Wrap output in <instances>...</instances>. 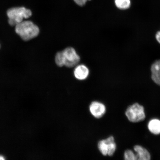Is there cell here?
Listing matches in <instances>:
<instances>
[{"instance_id":"9c48e42d","label":"cell","mask_w":160,"mask_h":160,"mask_svg":"<svg viewBox=\"0 0 160 160\" xmlns=\"http://www.w3.org/2000/svg\"><path fill=\"white\" fill-rule=\"evenodd\" d=\"M149 131L152 133L158 135L160 133V121L158 119H153L149 122L148 125Z\"/></svg>"},{"instance_id":"e0dca14e","label":"cell","mask_w":160,"mask_h":160,"mask_svg":"<svg viewBox=\"0 0 160 160\" xmlns=\"http://www.w3.org/2000/svg\"><path fill=\"white\" fill-rule=\"evenodd\" d=\"M5 159L4 157L2 155H0V160H4Z\"/></svg>"},{"instance_id":"4fadbf2b","label":"cell","mask_w":160,"mask_h":160,"mask_svg":"<svg viewBox=\"0 0 160 160\" xmlns=\"http://www.w3.org/2000/svg\"><path fill=\"white\" fill-rule=\"evenodd\" d=\"M152 73H160V60H157L153 63L151 67Z\"/></svg>"},{"instance_id":"7a4b0ae2","label":"cell","mask_w":160,"mask_h":160,"mask_svg":"<svg viewBox=\"0 0 160 160\" xmlns=\"http://www.w3.org/2000/svg\"><path fill=\"white\" fill-rule=\"evenodd\" d=\"M7 14L9 24L15 26L23 21L24 19L31 17L32 13L31 10L25 7H15L8 9Z\"/></svg>"},{"instance_id":"5bb4252c","label":"cell","mask_w":160,"mask_h":160,"mask_svg":"<svg viewBox=\"0 0 160 160\" xmlns=\"http://www.w3.org/2000/svg\"><path fill=\"white\" fill-rule=\"evenodd\" d=\"M151 78L156 84L160 86V73H152Z\"/></svg>"},{"instance_id":"ac0fdd59","label":"cell","mask_w":160,"mask_h":160,"mask_svg":"<svg viewBox=\"0 0 160 160\" xmlns=\"http://www.w3.org/2000/svg\"><path fill=\"white\" fill-rule=\"evenodd\" d=\"M88 1H90V0H88Z\"/></svg>"},{"instance_id":"277c9868","label":"cell","mask_w":160,"mask_h":160,"mask_svg":"<svg viewBox=\"0 0 160 160\" xmlns=\"http://www.w3.org/2000/svg\"><path fill=\"white\" fill-rule=\"evenodd\" d=\"M98 148L103 156H112L116 151L117 145L114 138L111 136L107 139L100 141L98 143Z\"/></svg>"},{"instance_id":"ba28073f","label":"cell","mask_w":160,"mask_h":160,"mask_svg":"<svg viewBox=\"0 0 160 160\" xmlns=\"http://www.w3.org/2000/svg\"><path fill=\"white\" fill-rule=\"evenodd\" d=\"M136 152L137 160H149L151 159V155L147 149L139 145L134 147Z\"/></svg>"},{"instance_id":"7c38bea8","label":"cell","mask_w":160,"mask_h":160,"mask_svg":"<svg viewBox=\"0 0 160 160\" xmlns=\"http://www.w3.org/2000/svg\"><path fill=\"white\" fill-rule=\"evenodd\" d=\"M124 159L126 160H137V156L131 150H127L124 154Z\"/></svg>"},{"instance_id":"6da1fadb","label":"cell","mask_w":160,"mask_h":160,"mask_svg":"<svg viewBox=\"0 0 160 160\" xmlns=\"http://www.w3.org/2000/svg\"><path fill=\"white\" fill-rule=\"evenodd\" d=\"M15 31L24 41H28L39 35L38 26L29 21H23L15 26Z\"/></svg>"},{"instance_id":"2e32d148","label":"cell","mask_w":160,"mask_h":160,"mask_svg":"<svg viewBox=\"0 0 160 160\" xmlns=\"http://www.w3.org/2000/svg\"><path fill=\"white\" fill-rule=\"evenodd\" d=\"M155 37L158 42L160 44V31L156 33Z\"/></svg>"},{"instance_id":"52a82bcc","label":"cell","mask_w":160,"mask_h":160,"mask_svg":"<svg viewBox=\"0 0 160 160\" xmlns=\"http://www.w3.org/2000/svg\"><path fill=\"white\" fill-rule=\"evenodd\" d=\"M89 73L88 68L87 66L84 65L77 66L74 71L75 77L79 80L86 79L88 77Z\"/></svg>"},{"instance_id":"9a60e30c","label":"cell","mask_w":160,"mask_h":160,"mask_svg":"<svg viewBox=\"0 0 160 160\" xmlns=\"http://www.w3.org/2000/svg\"><path fill=\"white\" fill-rule=\"evenodd\" d=\"M79 6H83L86 4L88 0H73Z\"/></svg>"},{"instance_id":"8992f818","label":"cell","mask_w":160,"mask_h":160,"mask_svg":"<svg viewBox=\"0 0 160 160\" xmlns=\"http://www.w3.org/2000/svg\"><path fill=\"white\" fill-rule=\"evenodd\" d=\"M89 111L94 117L99 119L105 115L106 108L103 103L99 102L93 101L89 106Z\"/></svg>"},{"instance_id":"3957f363","label":"cell","mask_w":160,"mask_h":160,"mask_svg":"<svg viewBox=\"0 0 160 160\" xmlns=\"http://www.w3.org/2000/svg\"><path fill=\"white\" fill-rule=\"evenodd\" d=\"M125 115L129 121L133 123L143 121L146 117L144 107L138 103L129 106L126 110Z\"/></svg>"},{"instance_id":"8fae6325","label":"cell","mask_w":160,"mask_h":160,"mask_svg":"<svg viewBox=\"0 0 160 160\" xmlns=\"http://www.w3.org/2000/svg\"><path fill=\"white\" fill-rule=\"evenodd\" d=\"M55 62L56 64L59 67L64 66V57L62 51L58 52L55 57Z\"/></svg>"},{"instance_id":"30bf717a","label":"cell","mask_w":160,"mask_h":160,"mask_svg":"<svg viewBox=\"0 0 160 160\" xmlns=\"http://www.w3.org/2000/svg\"><path fill=\"white\" fill-rule=\"evenodd\" d=\"M116 7L120 9H128L131 6L130 0H115Z\"/></svg>"},{"instance_id":"5b68a950","label":"cell","mask_w":160,"mask_h":160,"mask_svg":"<svg viewBox=\"0 0 160 160\" xmlns=\"http://www.w3.org/2000/svg\"><path fill=\"white\" fill-rule=\"evenodd\" d=\"M64 57V66L68 68L75 67L80 61V57L75 50L72 47H68L62 51Z\"/></svg>"},{"instance_id":"d6986e66","label":"cell","mask_w":160,"mask_h":160,"mask_svg":"<svg viewBox=\"0 0 160 160\" xmlns=\"http://www.w3.org/2000/svg\"><path fill=\"white\" fill-rule=\"evenodd\" d=\"M0 47H1V45H0Z\"/></svg>"}]
</instances>
